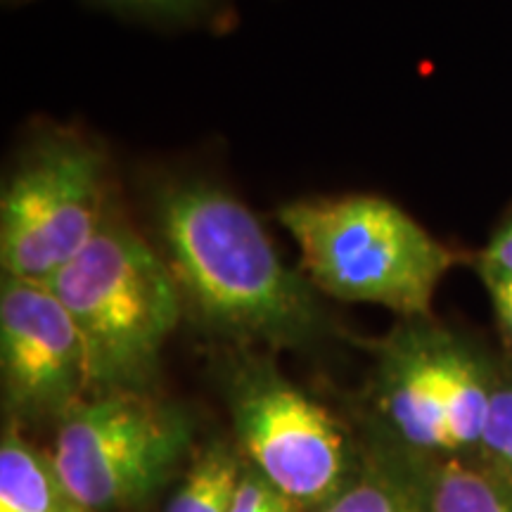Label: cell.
<instances>
[{
    "mask_svg": "<svg viewBox=\"0 0 512 512\" xmlns=\"http://www.w3.org/2000/svg\"><path fill=\"white\" fill-rule=\"evenodd\" d=\"M147 200L155 247L204 323L273 347H299L318 335V290L287 266L259 216L226 185L204 176L159 178Z\"/></svg>",
    "mask_w": 512,
    "mask_h": 512,
    "instance_id": "1",
    "label": "cell"
},
{
    "mask_svg": "<svg viewBox=\"0 0 512 512\" xmlns=\"http://www.w3.org/2000/svg\"><path fill=\"white\" fill-rule=\"evenodd\" d=\"M48 287L81 335L88 396L147 392L183 311L159 249L114 207L100 233Z\"/></svg>",
    "mask_w": 512,
    "mask_h": 512,
    "instance_id": "2",
    "label": "cell"
},
{
    "mask_svg": "<svg viewBox=\"0 0 512 512\" xmlns=\"http://www.w3.org/2000/svg\"><path fill=\"white\" fill-rule=\"evenodd\" d=\"M278 223L318 292L382 306L408 320L430 313L441 278L456 264L451 249L380 195L285 202Z\"/></svg>",
    "mask_w": 512,
    "mask_h": 512,
    "instance_id": "3",
    "label": "cell"
},
{
    "mask_svg": "<svg viewBox=\"0 0 512 512\" xmlns=\"http://www.w3.org/2000/svg\"><path fill=\"white\" fill-rule=\"evenodd\" d=\"M107 166L102 147L67 128L24 150L0 197L3 275L48 285L88 247L114 209Z\"/></svg>",
    "mask_w": 512,
    "mask_h": 512,
    "instance_id": "4",
    "label": "cell"
},
{
    "mask_svg": "<svg viewBox=\"0 0 512 512\" xmlns=\"http://www.w3.org/2000/svg\"><path fill=\"white\" fill-rule=\"evenodd\" d=\"M190 441L188 415L174 403L114 392L86 396L64 415L50 458L81 512H119L155 496Z\"/></svg>",
    "mask_w": 512,
    "mask_h": 512,
    "instance_id": "5",
    "label": "cell"
},
{
    "mask_svg": "<svg viewBox=\"0 0 512 512\" xmlns=\"http://www.w3.org/2000/svg\"><path fill=\"white\" fill-rule=\"evenodd\" d=\"M496 382L475 351L427 325H408L382 351L375 403L420 451L482 444Z\"/></svg>",
    "mask_w": 512,
    "mask_h": 512,
    "instance_id": "6",
    "label": "cell"
},
{
    "mask_svg": "<svg viewBox=\"0 0 512 512\" xmlns=\"http://www.w3.org/2000/svg\"><path fill=\"white\" fill-rule=\"evenodd\" d=\"M228 399L242 453L280 494L325 505L342 491L347 439L328 408L259 361L233 368Z\"/></svg>",
    "mask_w": 512,
    "mask_h": 512,
    "instance_id": "7",
    "label": "cell"
},
{
    "mask_svg": "<svg viewBox=\"0 0 512 512\" xmlns=\"http://www.w3.org/2000/svg\"><path fill=\"white\" fill-rule=\"evenodd\" d=\"M0 375L5 408L22 418L62 420L88 396L81 335L48 285L3 275Z\"/></svg>",
    "mask_w": 512,
    "mask_h": 512,
    "instance_id": "8",
    "label": "cell"
},
{
    "mask_svg": "<svg viewBox=\"0 0 512 512\" xmlns=\"http://www.w3.org/2000/svg\"><path fill=\"white\" fill-rule=\"evenodd\" d=\"M0 512H81L64 489L53 458L8 427L0 444Z\"/></svg>",
    "mask_w": 512,
    "mask_h": 512,
    "instance_id": "9",
    "label": "cell"
},
{
    "mask_svg": "<svg viewBox=\"0 0 512 512\" xmlns=\"http://www.w3.org/2000/svg\"><path fill=\"white\" fill-rule=\"evenodd\" d=\"M242 465L226 444H211L190 465L164 512H233Z\"/></svg>",
    "mask_w": 512,
    "mask_h": 512,
    "instance_id": "10",
    "label": "cell"
},
{
    "mask_svg": "<svg viewBox=\"0 0 512 512\" xmlns=\"http://www.w3.org/2000/svg\"><path fill=\"white\" fill-rule=\"evenodd\" d=\"M430 512H512V484L463 463H446L432 486Z\"/></svg>",
    "mask_w": 512,
    "mask_h": 512,
    "instance_id": "11",
    "label": "cell"
},
{
    "mask_svg": "<svg viewBox=\"0 0 512 512\" xmlns=\"http://www.w3.org/2000/svg\"><path fill=\"white\" fill-rule=\"evenodd\" d=\"M93 8L131 22L162 29H195L219 24L233 0H86Z\"/></svg>",
    "mask_w": 512,
    "mask_h": 512,
    "instance_id": "12",
    "label": "cell"
},
{
    "mask_svg": "<svg viewBox=\"0 0 512 512\" xmlns=\"http://www.w3.org/2000/svg\"><path fill=\"white\" fill-rule=\"evenodd\" d=\"M320 512H420V508L406 486L373 470L356 482L344 484Z\"/></svg>",
    "mask_w": 512,
    "mask_h": 512,
    "instance_id": "13",
    "label": "cell"
},
{
    "mask_svg": "<svg viewBox=\"0 0 512 512\" xmlns=\"http://www.w3.org/2000/svg\"><path fill=\"white\" fill-rule=\"evenodd\" d=\"M479 446L484 448L491 463L503 470L512 482V377L505 382H496Z\"/></svg>",
    "mask_w": 512,
    "mask_h": 512,
    "instance_id": "14",
    "label": "cell"
},
{
    "mask_svg": "<svg viewBox=\"0 0 512 512\" xmlns=\"http://www.w3.org/2000/svg\"><path fill=\"white\" fill-rule=\"evenodd\" d=\"M299 505L280 494L259 472H245L233 512H299Z\"/></svg>",
    "mask_w": 512,
    "mask_h": 512,
    "instance_id": "15",
    "label": "cell"
},
{
    "mask_svg": "<svg viewBox=\"0 0 512 512\" xmlns=\"http://www.w3.org/2000/svg\"><path fill=\"white\" fill-rule=\"evenodd\" d=\"M479 273L512 280V216L491 235L489 245L479 256Z\"/></svg>",
    "mask_w": 512,
    "mask_h": 512,
    "instance_id": "16",
    "label": "cell"
},
{
    "mask_svg": "<svg viewBox=\"0 0 512 512\" xmlns=\"http://www.w3.org/2000/svg\"><path fill=\"white\" fill-rule=\"evenodd\" d=\"M479 275H482L486 290H489L491 304H494L496 318L498 323H501L503 335L512 347V280L501 278V275H489V273H479Z\"/></svg>",
    "mask_w": 512,
    "mask_h": 512,
    "instance_id": "17",
    "label": "cell"
},
{
    "mask_svg": "<svg viewBox=\"0 0 512 512\" xmlns=\"http://www.w3.org/2000/svg\"><path fill=\"white\" fill-rule=\"evenodd\" d=\"M31 0H3V5H8V8H17V5H27Z\"/></svg>",
    "mask_w": 512,
    "mask_h": 512,
    "instance_id": "18",
    "label": "cell"
}]
</instances>
